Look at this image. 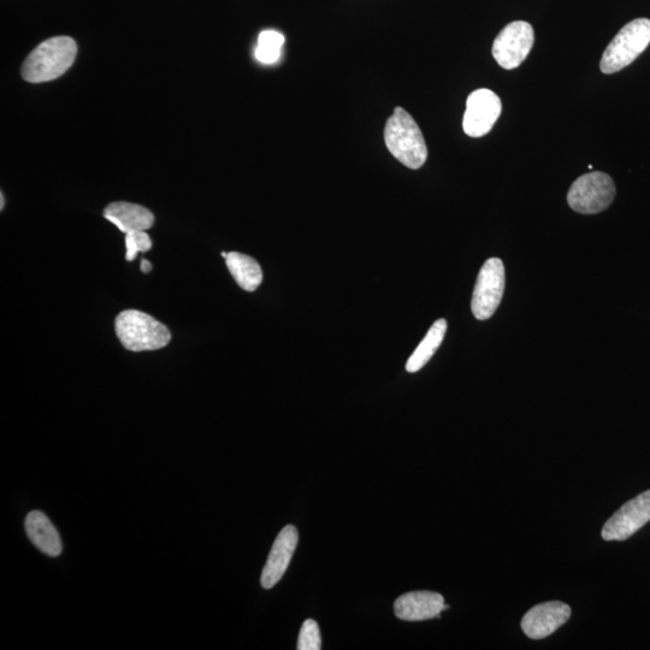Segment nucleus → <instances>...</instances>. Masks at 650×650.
Masks as SVG:
<instances>
[{"label":"nucleus","instance_id":"14","mask_svg":"<svg viewBox=\"0 0 650 650\" xmlns=\"http://www.w3.org/2000/svg\"><path fill=\"white\" fill-rule=\"evenodd\" d=\"M25 525L29 540L39 551L53 558L61 555L63 549L61 536L46 514L40 511L28 513Z\"/></svg>","mask_w":650,"mask_h":650},{"label":"nucleus","instance_id":"16","mask_svg":"<svg viewBox=\"0 0 650 650\" xmlns=\"http://www.w3.org/2000/svg\"><path fill=\"white\" fill-rule=\"evenodd\" d=\"M447 332L446 319H439L429 329L427 335L418 345L409 360H407L406 370L415 374V372L424 368L429 360L433 358L435 352L439 350Z\"/></svg>","mask_w":650,"mask_h":650},{"label":"nucleus","instance_id":"6","mask_svg":"<svg viewBox=\"0 0 650 650\" xmlns=\"http://www.w3.org/2000/svg\"><path fill=\"white\" fill-rule=\"evenodd\" d=\"M505 267L499 258H490L484 263L478 274L474 295H472V313L480 321L492 317L501 303L505 292Z\"/></svg>","mask_w":650,"mask_h":650},{"label":"nucleus","instance_id":"12","mask_svg":"<svg viewBox=\"0 0 650 650\" xmlns=\"http://www.w3.org/2000/svg\"><path fill=\"white\" fill-rule=\"evenodd\" d=\"M448 607L441 594L423 590V592L401 595L395 601L394 613L406 622H422V620L439 617L442 611L448 610Z\"/></svg>","mask_w":650,"mask_h":650},{"label":"nucleus","instance_id":"8","mask_svg":"<svg viewBox=\"0 0 650 650\" xmlns=\"http://www.w3.org/2000/svg\"><path fill=\"white\" fill-rule=\"evenodd\" d=\"M650 522V490L625 505L607 520L601 536L606 541H625Z\"/></svg>","mask_w":650,"mask_h":650},{"label":"nucleus","instance_id":"20","mask_svg":"<svg viewBox=\"0 0 650 650\" xmlns=\"http://www.w3.org/2000/svg\"><path fill=\"white\" fill-rule=\"evenodd\" d=\"M141 271H143L144 274H149L152 271V264L149 262V260L143 259L141 260Z\"/></svg>","mask_w":650,"mask_h":650},{"label":"nucleus","instance_id":"11","mask_svg":"<svg viewBox=\"0 0 650 650\" xmlns=\"http://www.w3.org/2000/svg\"><path fill=\"white\" fill-rule=\"evenodd\" d=\"M298 540V530L293 525L283 528L279 536L276 537L267 564L264 566L262 578H260L264 589L274 588L281 581L291 564Z\"/></svg>","mask_w":650,"mask_h":650},{"label":"nucleus","instance_id":"5","mask_svg":"<svg viewBox=\"0 0 650 650\" xmlns=\"http://www.w3.org/2000/svg\"><path fill=\"white\" fill-rule=\"evenodd\" d=\"M616 197V185L610 175L593 171L573 182L567 202L578 214L594 215L605 211Z\"/></svg>","mask_w":650,"mask_h":650},{"label":"nucleus","instance_id":"18","mask_svg":"<svg viewBox=\"0 0 650 650\" xmlns=\"http://www.w3.org/2000/svg\"><path fill=\"white\" fill-rule=\"evenodd\" d=\"M298 650H319L322 648L321 631L317 622L313 619H307L301 626Z\"/></svg>","mask_w":650,"mask_h":650},{"label":"nucleus","instance_id":"21","mask_svg":"<svg viewBox=\"0 0 650 650\" xmlns=\"http://www.w3.org/2000/svg\"><path fill=\"white\" fill-rule=\"evenodd\" d=\"M4 203H5V198H4V194L2 193L0 194V210L4 209Z\"/></svg>","mask_w":650,"mask_h":650},{"label":"nucleus","instance_id":"1","mask_svg":"<svg viewBox=\"0 0 650 650\" xmlns=\"http://www.w3.org/2000/svg\"><path fill=\"white\" fill-rule=\"evenodd\" d=\"M78 45L69 37H55L41 43L22 65V78L41 84L61 78L72 67Z\"/></svg>","mask_w":650,"mask_h":650},{"label":"nucleus","instance_id":"9","mask_svg":"<svg viewBox=\"0 0 650 650\" xmlns=\"http://www.w3.org/2000/svg\"><path fill=\"white\" fill-rule=\"evenodd\" d=\"M502 112L499 96L487 88L472 92L466 102L463 128L471 138H481L493 129Z\"/></svg>","mask_w":650,"mask_h":650},{"label":"nucleus","instance_id":"19","mask_svg":"<svg viewBox=\"0 0 650 650\" xmlns=\"http://www.w3.org/2000/svg\"><path fill=\"white\" fill-rule=\"evenodd\" d=\"M127 262H133L139 252H147L152 248V240L145 230H137L126 234Z\"/></svg>","mask_w":650,"mask_h":650},{"label":"nucleus","instance_id":"22","mask_svg":"<svg viewBox=\"0 0 650 650\" xmlns=\"http://www.w3.org/2000/svg\"><path fill=\"white\" fill-rule=\"evenodd\" d=\"M227 254H228V253H226V252H222V257L226 258V257H227Z\"/></svg>","mask_w":650,"mask_h":650},{"label":"nucleus","instance_id":"10","mask_svg":"<svg viewBox=\"0 0 650 650\" xmlns=\"http://www.w3.org/2000/svg\"><path fill=\"white\" fill-rule=\"evenodd\" d=\"M571 607L561 601L537 605L522 620L524 634L533 640H542L554 634L571 617Z\"/></svg>","mask_w":650,"mask_h":650},{"label":"nucleus","instance_id":"7","mask_svg":"<svg viewBox=\"0 0 650 650\" xmlns=\"http://www.w3.org/2000/svg\"><path fill=\"white\" fill-rule=\"evenodd\" d=\"M534 41V28L530 23L512 22L494 40L493 57L500 67L506 70L516 69L529 56Z\"/></svg>","mask_w":650,"mask_h":650},{"label":"nucleus","instance_id":"15","mask_svg":"<svg viewBox=\"0 0 650 650\" xmlns=\"http://www.w3.org/2000/svg\"><path fill=\"white\" fill-rule=\"evenodd\" d=\"M229 273L246 292H254L263 281L262 269L256 259L239 252H230L226 257Z\"/></svg>","mask_w":650,"mask_h":650},{"label":"nucleus","instance_id":"17","mask_svg":"<svg viewBox=\"0 0 650 650\" xmlns=\"http://www.w3.org/2000/svg\"><path fill=\"white\" fill-rule=\"evenodd\" d=\"M285 37L276 31H264L259 34L258 45L254 56L263 64H274L279 61Z\"/></svg>","mask_w":650,"mask_h":650},{"label":"nucleus","instance_id":"13","mask_svg":"<svg viewBox=\"0 0 650 650\" xmlns=\"http://www.w3.org/2000/svg\"><path fill=\"white\" fill-rule=\"evenodd\" d=\"M105 220L114 223L122 233L137 232L152 228L155 223V216L144 206L117 202L106 206L104 210Z\"/></svg>","mask_w":650,"mask_h":650},{"label":"nucleus","instance_id":"3","mask_svg":"<svg viewBox=\"0 0 650 650\" xmlns=\"http://www.w3.org/2000/svg\"><path fill=\"white\" fill-rule=\"evenodd\" d=\"M115 330L123 347L132 352L161 350L171 341L164 324L137 310L121 312L115 319Z\"/></svg>","mask_w":650,"mask_h":650},{"label":"nucleus","instance_id":"2","mask_svg":"<svg viewBox=\"0 0 650 650\" xmlns=\"http://www.w3.org/2000/svg\"><path fill=\"white\" fill-rule=\"evenodd\" d=\"M384 141L388 151L407 168L417 170L427 162L428 147L422 130L403 108L395 109L388 118L384 128Z\"/></svg>","mask_w":650,"mask_h":650},{"label":"nucleus","instance_id":"4","mask_svg":"<svg viewBox=\"0 0 650 650\" xmlns=\"http://www.w3.org/2000/svg\"><path fill=\"white\" fill-rule=\"evenodd\" d=\"M650 44V20L637 19L625 25L607 46L600 62L601 72L614 74L628 67Z\"/></svg>","mask_w":650,"mask_h":650}]
</instances>
